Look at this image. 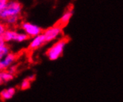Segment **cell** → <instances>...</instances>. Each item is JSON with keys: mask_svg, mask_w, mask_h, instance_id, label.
<instances>
[{"mask_svg": "<svg viewBox=\"0 0 123 102\" xmlns=\"http://www.w3.org/2000/svg\"><path fill=\"white\" fill-rule=\"evenodd\" d=\"M23 5L16 0H10L5 8L0 10V17L5 20L11 16H20Z\"/></svg>", "mask_w": 123, "mask_h": 102, "instance_id": "obj_1", "label": "cell"}, {"mask_svg": "<svg viewBox=\"0 0 123 102\" xmlns=\"http://www.w3.org/2000/svg\"><path fill=\"white\" fill-rule=\"evenodd\" d=\"M69 40V39L68 37H65L54 44L53 46L50 47L46 53L49 59L52 61H55L61 57L63 54L64 47L68 43Z\"/></svg>", "mask_w": 123, "mask_h": 102, "instance_id": "obj_2", "label": "cell"}, {"mask_svg": "<svg viewBox=\"0 0 123 102\" xmlns=\"http://www.w3.org/2000/svg\"><path fill=\"white\" fill-rule=\"evenodd\" d=\"M21 28L25 32L26 34H28L30 37H35L40 34H42L44 31V30L37 25H33L30 22H22L21 24Z\"/></svg>", "mask_w": 123, "mask_h": 102, "instance_id": "obj_3", "label": "cell"}, {"mask_svg": "<svg viewBox=\"0 0 123 102\" xmlns=\"http://www.w3.org/2000/svg\"><path fill=\"white\" fill-rule=\"evenodd\" d=\"M62 31L63 27L55 23L52 27H50L46 30H45L43 33L45 36L46 42H49L55 39L60 34H61Z\"/></svg>", "mask_w": 123, "mask_h": 102, "instance_id": "obj_4", "label": "cell"}, {"mask_svg": "<svg viewBox=\"0 0 123 102\" xmlns=\"http://www.w3.org/2000/svg\"><path fill=\"white\" fill-rule=\"evenodd\" d=\"M46 37L43 33L40 34L37 36H35L34 38V39L31 41V42L30 43L29 46L28 47V50L30 51H33L38 49L39 47H40L43 44L46 43Z\"/></svg>", "mask_w": 123, "mask_h": 102, "instance_id": "obj_5", "label": "cell"}, {"mask_svg": "<svg viewBox=\"0 0 123 102\" xmlns=\"http://www.w3.org/2000/svg\"><path fill=\"white\" fill-rule=\"evenodd\" d=\"M72 14H73V9H72V8H69V9H67L66 11L64 12V13L63 14L61 18L57 21L56 24L60 25L63 28L64 27H66L68 25L70 19L72 18Z\"/></svg>", "mask_w": 123, "mask_h": 102, "instance_id": "obj_6", "label": "cell"}, {"mask_svg": "<svg viewBox=\"0 0 123 102\" xmlns=\"http://www.w3.org/2000/svg\"><path fill=\"white\" fill-rule=\"evenodd\" d=\"M17 56L14 53H8L5 58V59L0 62V69L1 70H6L16 60Z\"/></svg>", "mask_w": 123, "mask_h": 102, "instance_id": "obj_7", "label": "cell"}, {"mask_svg": "<svg viewBox=\"0 0 123 102\" xmlns=\"http://www.w3.org/2000/svg\"><path fill=\"white\" fill-rule=\"evenodd\" d=\"M18 35H19V33L14 31L6 30L3 33L1 34L0 39H3L5 42H8L10 41H17Z\"/></svg>", "mask_w": 123, "mask_h": 102, "instance_id": "obj_8", "label": "cell"}, {"mask_svg": "<svg viewBox=\"0 0 123 102\" xmlns=\"http://www.w3.org/2000/svg\"><path fill=\"white\" fill-rule=\"evenodd\" d=\"M16 92V90L11 87V88H8V89H5L4 90L2 91L1 92V98L2 100H9L11 98H13V96L15 95Z\"/></svg>", "mask_w": 123, "mask_h": 102, "instance_id": "obj_9", "label": "cell"}, {"mask_svg": "<svg viewBox=\"0 0 123 102\" xmlns=\"http://www.w3.org/2000/svg\"><path fill=\"white\" fill-rule=\"evenodd\" d=\"M13 78V74L10 72L8 70H2L1 73H0V80H1V83L9 82Z\"/></svg>", "mask_w": 123, "mask_h": 102, "instance_id": "obj_10", "label": "cell"}, {"mask_svg": "<svg viewBox=\"0 0 123 102\" xmlns=\"http://www.w3.org/2000/svg\"><path fill=\"white\" fill-rule=\"evenodd\" d=\"M9 53V47L5 45V41L0 39V58L6 56Z\"/></svg>", "mask_w": 123, "mask_h": 102, "instance_id": "obj_11", "label": "cell"}, {"mask_svg": "<svg viewBox=\"0 0 123 102\" xmlns=\"http://www.w3.org/2000/svg\"><path fill=\"white\" fill-rule=\"evenodd\" d=\"M19 19V16H11L5 19L4 21L8 25H15L16 23H17Z\"/></svg>", "mask_w": 123, "mask_h": 102, "instance_id": "obj_12", "label": "cell"}, {"mask_svg": "<svg viewBox=\"0 0 123 102\" xmlns=\"http://www.w3.org/2000/svg\"><path fill=\"white\" fill-rule=\"evenodd\" d=\"M30 87H31V82L28 81L27 78H25L24 81L22 82L20 85V89L22 90H25L29 89Z\"/></svg>", "mask_w": 123, "mask_h": 102, "instance_id": "obj_13", "label": "cell"}, {"mask_svg": "<svg viewBox=\"0 0 123 102\" xmlns=\"http://www.w3.org/2000/svg\"><path fill=\"white\" fill-rule=\"evenodd\" d=\"M9 1L10 0H0V10L5 8Z\"/></svg>", "mask_w": 123, "mask_h": 102, "instance_id": "obj_14", "label": "cell"}, {"mask_svg": "<svg viewBox=\"0 0 123 102\" xmlns=\"http://www.w3.org/2000/svg\"><path fill=\"white\" fill-rule=\"evenodd\" d=\"M7 70H8L10 72H11L12 74L14 75V73H15L16 71H17V66H16V65H13V66H10V67H8V69Z\"/></svg>", "mask_w": 123, "mask_h": 102, "instance_id": "obj_15", "label": "cell"}, {"mask_svg": "<svg viewBox=\"0 0 123 102\" xmlns=\"http://www.w3.org/2000/svg\"><path fill=\"white\" fill-rule=\"evenodd\" d=\"M6 30V25L5 24H1V25H0V33H3Z\"/></svg>", "mask_w": 123, "mask_h": 102, "instance_id": "obj_16", "label": "cell"}, {"mask_svg": "<svg viewBox=\"0 0 123 102\" xmlns=\"http://www.w3.org/2000/svg\"><path fill=\"white\" fill-rule=\"evenodd\" d=\"M27 79L28 80V81H30L31 82H34V80H35V75H31V76H28V77L27 78Z\"/></svg>", "mask_w": 123, "mask_h": 102, "instance_id": "obj_17", "label": "cell"}]
</instances>
